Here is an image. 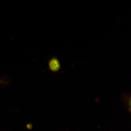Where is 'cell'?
<instances>
[{
	"mask_svg": "<svg viewBox=\"0 0 131 131\" xmlns=\"http://www.w3.org/2000/svg\"><path fill=\"white\" fill-rule=\"evenodd\" d=\"M50 68L53 71H57L59 68V64L57 61H51L49 63Z\"/></svg>",
	"mask_w": 131,
	"mask_h": 131,
	"instance_id": "obj_1",
	"label": "cell"
}]
</instances>
